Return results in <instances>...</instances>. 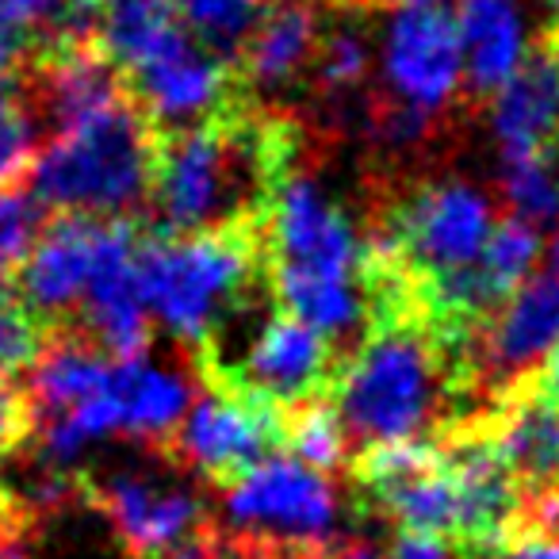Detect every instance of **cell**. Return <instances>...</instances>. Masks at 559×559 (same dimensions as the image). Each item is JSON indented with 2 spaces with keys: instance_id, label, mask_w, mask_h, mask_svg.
Instances as JSON below:
<instances>
[{
  "instance_id": "cell-1",
  "label": "cell",
  "mask_w": 559,
  "mask_h": 559,
  "mask_svg": "<svg viewBox=\"0 0 559 559\" xmlns=\"http://www.w3.org/2000/svg\"><path fill=\"white\" fill-rule=\"evenodd\" d=\"M139 284L146 307L188 353L223 345L234 322L272 299L269 218L211 226L195 234L142 230Z\"/></svg>"
},
{
  "instance_id": "cell-2",
  "label": "cell",
  "mask_w": 559,
  "mask_h": 559,
  "mask_svg": "<svg viewBox=\"0 0 559 559\" xmlns=\"http://www.w3.org/2000/svg\"><path fill=\"white\" fill-rule=\"evenodd\" d=\"M157 134L134 93L88 123L62 131L43 146L35 195L50 211H85L104 218H139L150 211L157 173Z\"/></svg>"
},
{
  "instance_id": "cell-3",
  "label": "cell",
  "mask_w": 559,
  "mask_h": 559,
  "mask_svg": "<svg viewBox=\"0 0 559 559\" xmlns=\"http://www.w3.org/2000/svg\"><path fill=\"white\" fill-rule=\"evenodd\" d=\"M230 548L249 559H337V498L326 472H314L292 452L249 467L218 487Z\"/></svg>"
},
{
  "instance_id": "cell-4",
  "label": "cell",
  "mask_w": 559,
  "mask_h": 559,
  "mask_svg": "<svg viewBox=\"0 0 559 559\" xmlns=\"http://www.w3.org/2000/svg\"><path fill=\"white\" fill-rule=\"evenodd\" d=\"M345 360L349 357L322 330L272 304L257 326V337L238 357L215 368H195V376L203 388L299 406L311 399H334Z\"/></svg>"
},
{
  "instance_id": "cell-5",
  "label": "cell",
  "mask_w": 559,
  "mask_h": 559,
  "mask_svg": "<svg viewBox=\"0 0 559 559\" xmlns=\"http://www.w3.org/2000/svg\"><path fill=\"white\" fill-rule=\"evenodd\" d=\"M288 452V406L257 395L200 388L162 456L177 472L200 475L207 487H226L249 467Z\"/></svg>"
},
{
  "instance_id": "cell-6",
  "label": "cell",
  "mask_w": 559,
  "mask_h": 559,
  "mask_svg": "<svg viewBox=\"0 0 559 559\" xmlns=\"http://www.w3.org/2000/svg\"><path fill=\"white\" fill-rule=\"evenodd\" d=\"M269 280L360 284L357 230L307 162L280 180L269 203Z\"/></svg>"
},
{
  "instance_id": "cell-7",
  "label": "cell",
  "mask_w": 559,
  "mask_h": 559,
  "mask_svg": "<svg viewBox=\"0 0 559 559\" xmlns=\"http://www.w3.org/2000/svg\"><path fill=\"white\" fill-rule=\"evenodd\" d=\"M123 78L162 134L195 127L253 96L238 62L211 55L200 39L185 32V24L165 32L139 62L127 66Z\"/></svg>"
},
{
  "instance_id": "cell-8",
  "label": "cell",
  "mask_w": 559,
  "mask_h": 559,
  "mask_svg": "<svg viewBox=\"0 0 559 559\" xmlns=\"http://www.w3.org/2000/svg\"><path fill=\"white\" fill-rule=\"evenodd\" d=\"M388 93L429 116L449 119L464 108V39L460 12L399 9L383 43Z\"/></svg>"
},
{
  "instance_id": "cell-9",
  "label": "cell",
  "mask_w": 559,
  "mask_h": 559,
  "mask_svg": "<svg viewBox=\"0 0 559 559\" xmlns=\"http://www.w3.org/2000/svg\"><path fill=\"white\" fill-rule=\"evenodd\" d=\"M81 498L104 513L131 559H157L211 525L207 506L177 487H157L142 475L93 479L78 475Z\"/></svg>"
},
{
  "instance_id": "cell-10",
  "label": "cell",
  "mask_w": 559,
  "mask_h": 559,
  "mask_svg": "<svg viewBox=\"0 0 559 559\" xmlns=\"http://www.w3.org/2000/svg\"><path fill=\"white\" fill-rule=\"evenodd\" d=\"M104 226H108L104 215L50 211L39 246L32 249L20 276L12 280L20 296L39 314H47L58 330L70 326L85 304L88 280H93L96 257H100Z\"/></svg>"
},
{
  "instance_id": "cell-11",
  "label": "cell",
  "mask_w": 559,
  "mask_h": 559,
  "mask_svg": "<svg viewBox=\"0 0 559 559\" xmlns=\"http://www.w3.org/2000/svg\"><path fill=\"white\" fill-rule=\"evenodd\" d=\"M472 418L510 464L525 495L559 487V395L544 391L533 372L495 391Z\"/></svg>"
},
{
  "instance_id": "cell-12",
  "label": "cell",
  "mask_w": 559,
  "mask_h": 559,
  "mask_svg": "<svg viewBox=\"0 0 559 559\" xmlns=\"http://www.w3.org/2000/svg\"><path fill=\"white\" fill-rule=\"evenodd\" d=\"M495 134L502 162L559 165V47L536 35L533 47L495 96Z\"/></svg>"
},
{
  "instance_id": "cell-13",
  "label": "cell",
  "mask_w": 559,
  "mask_h": 559,
  "mask_svg": "<svg viewBox=\"0 0 559 559\" xmlns=\"http://www.w3.org/2000/svg\"><path fill=\"white\" fill-rule=\"evenodd\" d=\"M559 342V276L540 272L487 322L479 342V372L487 403L495 391L533 372Z\"/></svg>"
},
{
  "instance_id": "cell-14",
  "label": "cell",
  "mask_w": 559,
  "mask_h": 559,
  "mask_svg": "<svg viewBox=\"0 0 559 559\" xmlns=\"http://www.w3.org/2000/svg\"><path fill=\"white\" fill-rule=\"evenodd\" d=\"M322 20L314 0H280L264 12L261 27L249 35L246 50L238 55V70L257 100L292 93L311 85L314 55H319Z\"/></svg>"
},
{
  "instance_id": "cell-15",
  "label": "cell",
  "mask_w": 559,
  "mask_h": 559,
  "mask_svg": "<svg viewBox=\"0 0 559 559\" xmlns=\"http://www.w3.org/2000/svg\"><path fill=\"white\" fill-rule=\"evenodd\" d=\"M464 39V108L495 100L525 58L518 0H460Z\"/></svg>"
},
{
  "instance_id": "cell-16",
  "label": "cell",
  "mask_w": 559,
  "mask_h": 559,
  "mask_svg": "<svg viewBox=\"0 0 559 559\" xmlns=\"http://www.w3.org/2000/svg\"><path fill=\"white\" fill-rule=\"evenodd\" d=\"M119 383L127 399L123 433L162 452L165 441L180 429L185 414L192 411V388L180 376L150 368L146 360H119Z\"/></svg>"
},
{
  "instance_id": "cell-17",
  "label": "cell",
  "mask_w": 559,
  "mask_h": 559,
  "mask_svg": "<svg viewBox=\"0 0 559 559\" xmlns=\"http://www.w3.org/2000/svg\"><path fill=\"white\" fill-rule=\"evenodd\" d=\"M540 253H544V238L533 223H525L518 215L498 218V226L490 230L487 249L475 261V276H479V288L487 296L490 311L498 314L533 280Z\"/></svg>"
},
{
  "instance_id": "cell-18",
  "label": "cell",
  "mask_w": 559,
  "mask_h": 559,
  "mask_svg": "<svg viewBox=\"0 0 559 559\" xmlns=\"http://www.w3.org/2000/svg\"><path fill=\"white\" fill-rule=\"evenodd\" d=\"M272 4L276 0H169L173 16L185 24V32L226 62H238L249 35L261 27Z\"/></svg>"
},
{
  "instance_id": "cell-19",
  "label": "cell",
  "mask_w": 559,
  "mask_h": 559,
  "mask_svg": "<svg viewBox=\"0 0 559 559\" xmlns=\"http://www.w3.org/2000/svg\"><path fill=\"white\" fill-rule=\"evenodd\" d=\"M47 146L35 108L24 93V81L0 78V188H27L35 165Z\"/></svg>"
},
{
  "instance_id": "cell-20",
  "label": "cell",
  "mask_w": 559,
  "mask_h": 559,
  "mask_svg": "<svg viewBox=\"0 0 559 559\" xmlns=\"http://www.w3.org/2000/svg\"><path fill=\"white\" fill-rule=\"evenodd\" d=\"M342 16L345 24H326V32H322L311 85H307L322 100H337V96L365 85L368 66H372V43H368V35L357 27L353 12H342Z\"/></svg>"
},
{
  "instance_id": "cell-21",
  "label": "cell",
  "mask_w": 559,
  "mask_h": 559,
  "mask_svg": "<svg viewBox=\"0 0 559 559\" xmlns=\"http://www.w3.org/2000/svg\"><path fill=\"white\" fill-rule=\"evenodd\" d=\"M349 433L337 414L334 399H311V403L288 406V452L304 460L314 472H342L345 452H349Z\"/></svg>"
},
{
  "instance_id": "cell-22",
  "label": "cell",
  "mask_w": 559,
  "mask_h": 559,
  "mask_svg": "<svg viewBox=\"0 0 559 559\" xmlns=\"http://www.w3.org/2000/svg\"><path fill=\"white\" fill-rule=\"evenodd\" d=\"M58 334L62 330L47 314L35 311L16 292V284L0 280V376H16L35 368Z\"/></svg>"
},
{
  "instance_id": "cell-23",
  "label": "cell",
  "mask_w": 559,
  "mask_h": 559,
  "mask_svg": "<svg viewBox=\"0 0 559 559\" xmlns=\"http://www.w3.org/2000/svg\"><path fill=\"white\" fill-rule=\"evenodd\" d=\"M47 211V203L27 188H0V280L12 284L20 276L50 223Z\"/></svg>"
},
{
  "instance_id": "cell-24",
  "label": "cell",
  "mask_w": 559,
  "mask_h": 559,
  "mask_svg": "<svg viewBox=\"0 0 559 559\" xmlns=\"http://www.w3.org/2000/svg\"><path fill=\"white\" fill-rule=\"evenodd\" d=\"M506 215L533 226L559 223V177L556 162H502Z\"/></svg>"
},
{
  "instance_id": "cell-25",
  "label": "cell",
  "mask_w": 559,
  "mask_h": 559,
  "mask_svg": "<svg viewBox=\"0 0 559 559\" xmlns=\"http://www.w3.org/2000/svg\"><path fill=\"white\" fill-rule=\"evenodd\" d=\"M0 24L27 35L35 47L62 35H93L81 27L73 0H0Z\"/></svg>"
},
{
  "instance_id": "cell-26",
  "label": "cell",
  "mask_w": 559,
  "mask_h": 559,
  "mask_svg": "<svg viewBox=\"0 0 559 559\" xmlns=\"http://www.w3.org/2000/svg\"><path fill=\"white\" fill-rule=\"evenodd\" d=\"M39 433V406L12 376H0V460L16 456Z\"/></svg>"
},
{
  "instance_id": "cell-27",
  "label": "cell",
  "mask_w": 559,
  "mask_h": 559,
  "mask_svg": "<svg viewBox=\"0 0 559 559\" xmlns=\"http://www.w3.org/2000/svg\"><path fill=\"white\" fill-rule=\"evenodd\" d=\"M35 525V506L24 502L12 487L0 483V548H12V544H24V536Z\"/></svg>"
},
{
  "instance_id": "cell-28",
  "label": "cell",
  "mask_w": 559,
  "mask_h": 559,
  "mask_svg": "<svg viewBox=\"0 0 559 559\" xmlns=\"http://www.w3.org/2000/svg\"><path fill=\"white\" fill-rule=\"evenodd\" d=\"M452 556H456V551H452L444 540H437V536L399 528V536L376 559H452Z\"/></svg>"
},
{
  "instance_id": "cell-29",
  "label": "cell",
  "mask_w": 559,
  "mask_h": 559,
  "mask_svg": "<svg viewBox=\"0 0 559 559\" xmlns=\"http://www.w3.org/2000/svg\"><path fill=\"white\" fill-rule=\"evenodd\" d=\"M498 559H559V533H536L521 525L513 544Z\"/></svg>"
},
{
  "instance_id": "cell-30",
  "label": "cell",
  "mask_w": 559,
  "mask_h": 559,
  "mask_svg": "<svg viewBox=\"0 0 559 559\" xmlns=\"http://www.w3.org/2000/svg\"><path fill=\"white\" fill-rule=\"evenodd\" d=\"M35 55V43L27 35L12 32L9 24H0V78H16Z\"/></svg>"
},
{
  "instance_id": "cell-31",
  "label": "cell",
  "mask_w": 559,
  "mask_h": 559,
  "mask_svg": "<svg viewBox=\"0 0 559 559\" xmlns=\"http://www.w3.org/2000/svg\"><path fill=\"white\" fill-rule=\"evenodd\" d=\"M536 383H540L544 391H551V395H559V342L548 349V357L540 360V365L533 368Z\"/></svg>"
},
{
  "instance_id": "cell-32",
  "label": "cell",
  "mask_w": 559,
  "mask_h": 559,
  "mask_svg": "<svg viewBox=\"0 0 559 559\" xmlns=\"http://www.w3.org/2000/svg\"><path fill=\"white\" fill-rule=\"evenodd\" d=\"M544 39H551L559 47V0H551V16H548V27H544Z\"/></svg>"
},
{
  "instance_id": "cell-33",
  "label": "cell",
  "mask_w": 559,
  "mask_h": 559,
  "mask_svg": "<svg viewBox=\"0 0 559 559\" xmlns=\"http://www.w3.org/2000/svg\"><path fill=\"white\" fill-rule=\"evenodd\" d=\"M551 272L559 276V241H556V249H551Z\"/></svg>"
}]
</instances>
